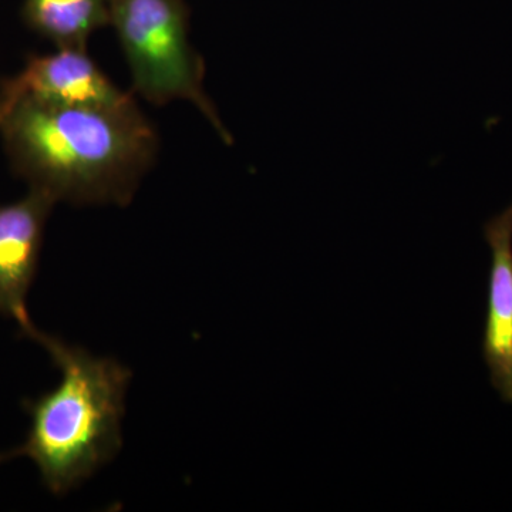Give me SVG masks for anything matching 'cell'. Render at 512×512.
Returning <instances> with one entry per match:
<instances>
[{
	"label": "cell",
	"instance_id": "52a82bcc",
	"mask_svg": "<svg viewBox=\"0 0 512 512\" xmlns=\"http://www.w3.org/2000/svg\"><path fill=\"white\" fill-rule=\"evenodd\" d=\"M23 22L56 47H87L96 30L109 25L107 0H25Z\"/></svg>",
	"mask_w": 512,
	"mask_h": 512
},
{
	"label": "cell",
	"instance_id": "7a4b0ae2",
	"mask_svg": "<svg viewBox=\"0 0 512 512\" xmlns=\"http://www.w3.org/2000/svg\"><path fill=\"white\" fill-rule=\"evenodd\" d=\"M25 335L49 353L62 380L23 404L30 427L18 453L35 463L50 493L64 495L113 460L123 446L121 421L131 372L36 326Z\"/></svg>",
	"mask_w": 512,
	"mask_h": 512
},
{
	"label": "cell",
	"instance_id": "5b68a950",
	"mask_svg": "<svg viewBox=\"0 0 512 512\" xmlns=\"http://www.w3.org/2000/svg\"><path fill=\"white\" fill-rule=\"evenodd\" d=\"M55 204L45 192L30 188L20 200L0 204V313L16 320L23 333L35 326L26 302Z\"/></svg>",
	"mask_w": 512,
	"mask_h": 512
},
{
	"label": "cell",
	"instance_id": "8992f818",
	"mask_svg": "<svg viewBox=\"0 0 512 512\" xmlns=\"http://www.w3.org/2000/svg\"><path fill=\"white\" fill-rule=\"evenodd\" d=\"M491 249L483 357L491 386L512 404V202L483 227Z\"/></svg>",
	"mask_w": 512,
	"mask_h": 512
},
{
	"label": "cell",
	"instance_id": "ba28073f",
	"mask_svg": "<svg viewBox=\"0 0 512 512\" xmlns=\"http://www.w3.org/2000/svg\"><path fill=\"white\" fill-rule=\"evenodd\" d=\"M19 457L18 448L13 451H8V453H0V464L5 463V461L12 460V458Z\"/></svg>",
	"mask_w": 512,
	"mask_h": 512
},
{
	"label": "cell",
	"instance_id": "3957f363",
	"mask_svg": "<svg viewBox=\"0 0 512 512\" xmlns=\"http://www.w3.org/2000/svg\"><path fill=\"white\" fill-rule=\"evenodd\" d=\"M138 94L156 106L185 100L204 114L225 143L227 128L204 89L205 64L190 42L184 0H107Z\"/></svg>",
	"mask_w": 512,
	"mask_h": 512
},
{
	"label": "cell",
	"instance_id": "277c9868",
	"mask_svg": "<svg viewBox=\"0 0 512 512\" xmlns=\"http://www.w3.org/2000/svg\"><path fill=\"white\" fill-rule=\"evenodd\" d=\"M133 100L121 92L86 47H57L32 55L16 76L0 83V119L19 103L47 106H117Z\"/></svg>",
	"mask_w": 512,
	"mask_h": 512
},
{
	"label": "cell",
	"instance_id": "6da1fadb",
	"mask_svg": "<svg viewBox=\"0 0 512 512\" xmlns=\"http://www.w3.org/2000/svg\"><path fill=\"white\" fill-rule=\"evenodd\" d=\"M13 173L56 202L133 200L156 161L158 134L136 101L117 106L19 103L0 119Z\"/></svg>",
	"mask_w": 512,
	"mask_h": 512
}]
</instances>
